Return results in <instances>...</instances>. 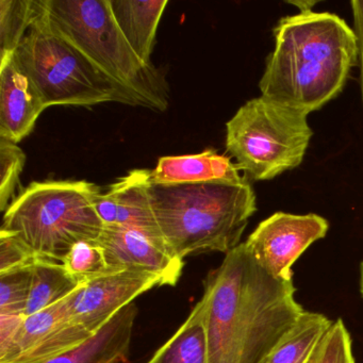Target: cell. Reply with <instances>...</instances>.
Masks as SVG:
<instances>
[{
	"mask_svg": "<svg viewBox=\"0 0 363 363\" xmlns=\"http://www.w3.org/2000/svg\"><path fill=\"white\" fill-rule=\"evenodd\" d=\"M208 363H261L303 315L292 281L275 279L241 243L208 274Z\"/></svg>",
	"mask_w": 363,
	"mask_h": 363,
	"instance_id": "6da1fadb",
	"label": "cell"
},
{
	"mask_svg": "<svg viewBox=\"0 0 363 363\" xmlns=\"http://www.w3.org/2000/svg\"><path fill=\"white\" fill-rule=\"evenodd\" d=\"M275 46L259 82L262 96L308 114L335 99L358 65L354 29L328 12L286 16L273 30Z\"/></svg>",
	"mask_w": 363,
	"mask_h": 363,
	"instance_id": "7a4b0ae2",
	"label": "cell"
},
{
	"mask_svg": "<svg viewBox=\"0 0 363 363\" xmlns=\"http://www.w3.org/2000/svg\"><path fill=\"white\" fill-rule=\"evenodd\" d=\"M148 196L169 250L178 258L208 252H227L240 245L257 211L250 182L242 184H158Z\"/></svg>",
	"mask_w": 363,
	"mask_h": 363,
	"instance_id": "3957f363",
	"label": "cell"
},
{
	"mask_svg": "<svg viewBox=\"0 0 363 363\" xmlns=\"http://www.w3.org/2000/svg\"><path fill=\"white\" fill-rule=\"evenodd\" d=\"M52 31L79 50L104 75L124 89L139 107L164 112L169 86L164 76L138 58L121 33L109 0H41Z\"/></svg>",
	"mask_w": 363,
	"mask_h": 363,
	"instance_id": "277c9868",
	"label": "cell"
},
{
	"mask_svg": "<svg viewBox=\"0 0 363 363\" xmlns=\"http://www.w3.org/2000/svg\"><path fill=\"white\" fill-rule=\"evenodd\" d=\"M101 192L86 180L33 182L6 210L1 230L20 238L39 258L62 262L76 243L101 235L105 225L94 206Z\"/></svg>",
	"mask_w": 363,
	"mask_h": 363,
	"instance_id": "5b68a950",
	"label": "cell"
},
{
	"mask_svg": "<svg viewBox=\"0 0 363 363\" xmlns=\"http://www.w3.org/2000/svg\"><path fill=\"white\" fill-rule=\"evenodd\" d=\"M40 4L39 16L13 58L33 80L46 107L105 103L138 106L128 92L50 28L42 16L41 0Z\"/></svg>",
	"mask_w": 363,
	"mask_h": 363,
	"instance_id": "8992f818",
	"label": "cell"
},
{
	"mask_svg": "<svg viewBox=\"0 0 363 363\" xmlns=\"http://www.w3.org/2000/svg\"><path fill=\"white\" fill-rule=\"evenodd\" d=\"M301 112L267 97L250 99L226 125V150L248 182H264L303 162L312 129Z\"/></svg>",
	"mask_w": 363,
	"mask_h": 363,
	"instance_id": "52a82bcc",
	"label": "cell"
},
{
	"mask_svg": "<svg viewBox=\"0 0 363 363\" xmlns=\"http://www.w3.org/2000/svg\"><path fill=\"white\" fill-rule=\"evenodd\" d=\"M328 229V220L318 214L276 212L262 220L244 244L272 277L292 281L294 263Z\"/></svg>",
	"mask_w": 363,
	"mask_h": 363,
	"instance_id": "ba28073f",
	"label": "cell"
},
{
	"mask_svg": "<svg viewBox=\"0 0 363 363\" xmlns=\"http://www.w3.org/2000/svg\"><path fill=\"white\" fill-rule=\"evenodd\" d=\"M72 297L73 293L46 309L25 316L11 347L0 357V363H44L90 339L92 333L72 318Z\"/></svg>",
	"mask_w": 363,
	"mask_h": 363,
	"instance_id": "9c48e42d",
	"label": "cell"
},
{
	"mask_svg": "<svg viewBox=\"0 0 363 363\" xmlns=\"http://www.w3.org/2000/svg\"><path fill=\"white\" fill-rule=\"evenodd\" d=\"M162 286L160 278L152 274L111 272L82 284L73 293L69 312L76 324L94 335L137 297Z\"/></svg>",
	"mask_w": 363,
	"mask_h": 363,
	"instance_id": "30bf717a",
	"label": "cell"
},
{
	"mask_svg": "<svg viewBox=\"0 0 363 363\" xmlns=\"http://www.w3.org/2000/svg\"><path fill=\"white\" fill-rule=\"evenodd\" d=\"M97 243L105 252L106 260L114 271L143 272L160 278L163 286H175L184 269V259L178 258L164 242L141 231L124 227L104 226Z\"/></svg>",
	"mask_w": 363,
	"mask_h": 363,
	"instance_id": "8fae6325",
	"label": "cell"
},
{
	"mask_svg": "<svg viewBox=\"0 0 363 363\" xmlns=\"http://www.w3.org/2000/svg\"><path fill=\"white\" fill-rule=\"evenodd\" d=\"M150 172L133 169L114 182L97 195L95 209L105 226L135 229L165 243L148 196Z\"/></svg>",
	"mask_w": 363,
	"mask_h": 363,
	"instance_id": "7c38bea8",
	"label": "cell"
},
{
	"mask_svg": "<svg viewBox=\"0 0 363 363\" xmlns=\"http://www.w3.org/2000/svg\"><path fill=\"white\" fill-rule=\"evenodd\" d=\"M46 109L33 80L14 58L0 67V138L20 143Z\"/></svg>",
	"mask_w": 363,
	"mask_h": 363,
	"instance_id": "4fadbf2b",
	"label": "cell"
},
{
	"mask_svg": "<svg viewBox=\"0 0 363 363\" xmlns=\"http://www.w3.org/2000/svg\"><path fill=\"white\" fill-rule=\"evenodd\" d=\"M240 172L229 157L208 150L201 154L159 159L156 169L150 172V182L158 184H245L248 180Z\"/></svg>",
	"mask_w": 363,
	"mask_h": 363,
	"instance_id": "5bb4252c",
	"label": "cell"
},
{
	"mask_svg": "<svg viewBox=\"0 0 363 363\" xmlns=\"http://www.w3.org/2000/svg\"><path fill=\"white\" fill-rule=\"evenodd\" d=\"M137 316L130 303L90 339L44 363H127Z\"/></svg>",
	"mask_w": 363,
	"mask_h": 363,
	"instance_id": "9a60e30c",
	"label": "cell"
},
{
	"mask_svg": "<svg viewBox=\"0 0 363 363\" xmlns=\"http://www.w3.org/2000/svg\"><path fill=\"white\" fill-rule=\"evenodd\" d=\"M114 20L138 58L152 65V55L159 23L167 0H109Z\"/></svg>",
	"mask_w": 363,
	"mask_h": 363,
	"instance_id": "2e32d148",
	"label": "cell"
},
{
	"mask_svg": "<svg viewBox=\"0 0 363 363\" xmlns=\"http://www.w3.org/2000/svg\"><path fill=\"white\" fill-rule=\"evenodd\" d=\"M154 363H208L205 310L201 299L184 324L155 352Z\"/></svg>",
	"mask_w": 363,
	"mask_h": 363,
	"instance_id": "e0dca14e",
	"label": "cell"
},
{
	"mask_svg": "<svg viewBox=\"0 0 363 363\" xmlns=\"http://www.w3.org/2000/svg\"><path fill=\"white\" fill-rule=\"evenodd\" d=\"M80 284L62 262L39 258L33 265L30 295L25 315L46 309L75 292Z\"/></svg>",
	"mask_w": 363,
	"mask_h": 363,
	"instance_id": "ac0fdd59",
	"label": "cell"
},
{
	"mask_svg": "<svg viewBox=\"0 0 363 363\" xmlns=\"http://www.w3.org/2000/svg\"><path fill=\"white\" fill-rule=\"evenodd\" d=\"M333 320L316 312L305 311L261 363H305Z\"/></svg>",
	"mask_w": 363,
	"mask_h": 363,
	"instance_id": "d6986e66",
	"label": "cell"
},
{
	"mask_svg": "<svg viewBox=\"0 0 363 363\" xmlns=\"http://www.w3.org/2000/svg\"><path fill=\"white\" fill-rule=\"evenodd\" d=\"M40 10V0H0V67L13 58Z\"/></svg>",
	"mask_w": 363,
	"mask_h": 363,
	"instance_id": "ffe728a7",
	"label": "cell"
},
{
	"mask_svg": "<svg viewBox=\"0 0 363 363\" xmlns=\"http://www.w3.org/2000/svg\"><path fill=\"white\" fill-rule=\"evenodd\" d=\"M62 263L80 284L116 272L110 269L105 252L96 241L78 242L67 252Z\"/></svg>",
	"mask_w": 363,
	"mask_h": 363,
	"instance_id": "44dd1931",
	"label": "cell"
},
{
	"mask_svg": "<svg viewBox=\"0 0 363 363\" xmlns=\"http://www.w3.org/2000/svg\"><path fill=\"white\" fill-rule=\"evenodd\" d=\"M305 363H356L352 339L341 318L333 322Z\"/></svg>",
	"mask_w": 363,
	"mask_h": 363,
	"instance_id": "7402d4cb",
	"label": "cell"
},
{
	"mask_svg": "<svg viewBox=\"0 0 363 363\" xmlns=\"http://www.w3.org/2000/svg\"><path fill=\"white\" fill-rule=\"evenodd\" d=\"M33 267L0 274V315H25Z\"/></svg>",
	"mask_w": 363,
	"mask_h": 363,
	"instance_id": "603a6c76",
	"label": "cell"
},
{
	"mask_svg": "<svg viewBox=\"0 0 363 363\" xmlns=\"http://www.w3.org/2000/svg\"><path fill=\"white\" fill-rule=\"evenodd\" d=\"M26 155L13 142L0 138V210L6 211L14 196Z\"/></svg>",
	"mask_w": 363,
	"mask_h": 363,
	"instance_id": "cb8c5ba5",
	"label": "cell"
},
{
	"mask_svg": "<svg viewBox=\"0 0 363 363\" xmlns=\"http://www.w3.org/2000/svg\"><path fill=\"white\" fill-rule=\"evenodd\" d=\"M38 259L20 238L0 229V274L31 267Z\"/></svg>",
	"mask_w": 363,
	"mask_h": 363,
	"instance_id": "d4e9b609",
	"label": "cell"
},
{
	"mask_svg": "<svg viewBox=\"0 0 363 363\" xmlns=\"http://www.w3.org/2000/svg\"><path fill=\"white\" fill-rule=\"evenodd\" d=\"M26 315H0V357L8 352Z\"/></svg>",
	"mask_w": 363,
	"mask_h": 363,
	"instance_id": "484cf974",
	"label": "cell"
},
{
	"mask_svg": "<svg viewBox=\"0 0 363 363\" xmlns=\"http://www.w3.org/2000/svg\"><path fill=\"white\" fill-rule=\"evenodd\" d=\"M354 16V33L356 35L357 46H358V65L360 69V94L363 105V1L354 0L350 3Z\"/></svg>",
	"mask_w": 363,
	"mask_h": 363,
	"instance_id": "4316f807",
	"label": "cell"
},
{
	"mask_svg": "<svg viewBox=\"0 0 363 363\" xmlns=\"http://www.w3.org/2000/svg\"><path fill=\"white\" fill-rule=\"evenodd\" d=\"M289 4L296 6L301 10V13H303V12L312 11V8L318 5V1H290Z\"/></svg>",
	"mask_w": 363,
	"mask_h": 363,
	"instance_id": "83f0119b",
	"label": "cell"
},
{
	"mask_svg": "<svg viewBox=\"0 0 363 363\" xmlns=\"http://www.w3.org/2000/svg\"><path fill=\"white\" fill-rule=\"evenodd\" d=\"M360 291L361 294L363 296V262L361 263V269H360Z\"/></svg>",
	"mask_w": 363,
	"mask_h": 363,
	"instance_id": "f1b7e54d",
	"label": "cell"
},
{
	"mask_svg": "<svg viewBox=\"0 0 363 363\" xmlns=\"http://www.w3.org/2000/svg\"><path fill=\"white\" fill-rule=\"evenodd\" d=\"M146 363H154V362H152V358H150V360H148L147 362H146Z\"/></svg>",
	"mask_w": 363,
	"mask_h": 363,
	"instance_id": "f546056e",
	"label": "cell"
}]
</instances>
